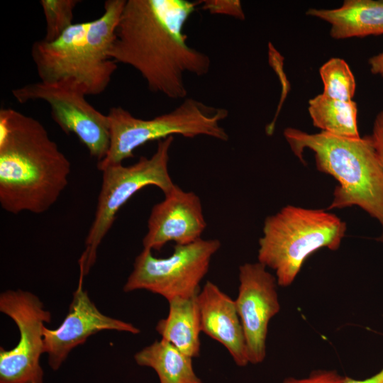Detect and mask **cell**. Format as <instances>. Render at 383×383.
<instances>
[{
  "instance_id": "obj_16",
  "label": "cell",
  "mask_w": 383,
  "mask_h": 383,
  "mask_svg": "<svg viewBox=\"0 0 383 383\" xmlns=\"http://www.w3.org/2000/svg\"><path fill=\"white\" fill-rule=\"evenodd\" d=\"M168 303V315L157 323L156 331L184 354L199 357L201 330L197 296L176 298Z\"/></svg>"
},
{
  "instance_id": "obj_13",
  "label": "cell",
  "mask_w": 383,
  "mask_h": 383,
  "mask_svg": "<svg viewBox=\"0 0 383 383\" xmlns=\"http://www.w3.org/2000/svg\"><path fill=\"white\" fill-rule=\"evenodd\" d=\"M206 227L199 197L177 185L155 204L148 221L143 248L160 250L169 242L184 245L201 238Z\"/></svg>"
},
{
  "instance_id": "obj_1",
  "label": "cell",
  "mask_w": 383,
  "mask_h": 383,
  "mask_svg": "<svg viewBox=\"0 0 383 383\" xmlns=\"http://www.w3.org/2000/svg\"><path fill=\"white\" fill-rule=\"evenodd\" d=\"M199 2L126 0L109 51L116 63L133 67L148 89L172 99H186V73H209L211 59L191 46L184 26Z\"/></svg>"
},
{
  "instance_id": "obj_2",
  "label": "cell",
  "mask_w": 383,
  "mask_h": 383,
  "mask_svg": "<svg viewBox=\"0 0 383 383\" xmlns=\"http://www.w3.org/2000/svg\"><path fill=\"white\" fill-rule=\"evenodd\" d=\"M71 163L37 119L0 110V204L11 213L47 211L68 184Z\"/></svg>"
},
{
  "instance_id": "obj_11",
  "label": "cell",
  "mask_w": 383,
  "mask_h": 383,
  "mask_svg": "<svg viewBox=\"0 0 383 383\" xmlns=\"http://www.w3.org/2000/svg\"><path fill=\"white\" fill-rule=\"evenodd\" d=\"M260 262L239 267V287L235 299L244 331L250 364L262 363L267 355L270 320L280 310L275 276Z\"/></svg>"
},
{
  "instance_id": "obj_9",
  "label": "cell",
  "mask_w": 383,
  "mask_h": 383,
  "mask_svg": "<svg viewBox=\"0 0 383 383\" xmlns=\"http://www.w3.org/2000/svg\"><path fill=\"white\" fill-rule=\"evenodd\" d=\"M0 311L14 321L20 334L13 348H0V383H43L40 359L50 312L36 295L22 289L1 293Z\"/></svg>"
},
{
  "instance_id": "obj_4",
  "label": "cell",
  "mask_w": 383,
  "mask_h": 383,
  "mask_svg": "<svg viewBox=\"0 0 383 383\" xmlns=\"http://www.w3.org/2000/svg\"><path fill=\"white\" fill-rule=\"evenodd\" d=\"M284 136L301 162L304 150H311L316 169L338 182L328 209L359 206L379 221L383 243V167L371 135L348 138L287 128Z\"/></svg>"
},
{
  "instance_id": "obj_6",
  "label": "cell",
  "mask_w": 383,
  "mask_h": 383,
  "mask_svg": "<svg viewBox=\"0 0 383 383\" xmlns=\"http://www.w3.org/2000/svg\"><path fill=\"white\" fill-rule=\"evenodd\" d=\"M228 116V110L186 98L174 110L143 119L133 116L121 106L110 109V145L106 157L97 162L104 167L121 164L134 156V151L148 142L165 139L174 135L192 138L205 135L227 141L228 135L220 123Z\"/></svg>"
},
{
  "instance_id": "obj_17",
  "label": "cell",
  "mask_w": 383,
  "mask_h": 383,
  "mask_svg": "<svg viewBox=\"0 0 383 383\" xmlns=\"http://www.w3.org/2000/svg\"><path fill=\"white\" fill-rule=\"evenodd\" d=\"M192 359L162 338L134 355L138 365L155 371L160 383H203L194 370Z\"/></svg>"
},
{
  "instance_id": "obj_5",
  "label": "cell",
  "mask_w": 383,
  "mask_h": 383,
  "mask_svg": "<svg viewBox=\"0 0 383 383\" xmlns=\"http://www.w3.org/2000/svg\"><path fill=\"white\" fill-rule=\"evenodd\" d=\"M346 229L333 213L288 205L265 218L258 262L275 272L279 286L288 287L312 253L323 248L338 250Z\"/></svg>"
},
{
  "instance_id": "obj_10",
  "label": "cell",
  "mask_w": 383,
  "mask_h": 383,
  "mask_svg": "<svg viewBox=\"0 0 383 383\" xmlns=\"http://www.w3.org/2000/svg\"><path fill=\"white\" fill-rule=\"evenodd\" d=\"M11 93L21 104L47 102L52 119L64 133L74 134L98 162L106 157L110 145L109 118L86 100L79 88L65 82L40 81L13 89Z\"/></svg>"
},
{
  "instance_id": "obj_18",
  "label": "cell",
  "mask_w": 383,
  "mask_h": 383,
  "mask_svg": "<svg viewBox=\"0 0 383 383\" xmlns=\"http://www.w3.org/2000/svg\"><path fill=\"white\" fill-rule=\"evenodd\" d=\"M308 111L313 125L321 131L343 138L360 137L357 106L353 100H338L320 94L309 101Z\"/></svg>"
},
{
  "instance_id": "obj_8",
  "label": "cell",
  "mask_w": 383,
  "mask_h": 383,
  "mask_svg": "<svg viewBox=\"0 0 383 383\" xmlns=\"http://www.w3.org/2000/svg\"><path fill=\"white\" fill-rule=\"evenodd\" d=\"M220 248L218 239L201 238L188 245H175L172 255L162 258L155 257L151 250L143 248L135 259L123 290H147L163 296L167 301L197 296L200 283Z\"/></svg>"
},
{
  "instance_id": "obj_3",
  "label": "cell",
  "mask_w": 383,
  "mask_h": 383,
  "mask_svg": "<svg viewBox=\"0 0 383 383\" xmlns=\"http://www.w3.org/2000/svg\"><path fill=\"white\" fill-rule=\"evenodd\" d=\"M126 0H107L96 19L73 23L56 40L33 43L31 57L40 81L69 82L87 96L109 85L117 63L109 56Z\"/></svg>"
},
{
  "instance_id": "obj_25",
  "label": "cell",
  "mask_w": 383,
  "mask_h": 383,
  "mask_svg": "<svg viewBox=\"0 0 383 383\" xmlns=\"http://www.w3.org/2000/svg\"><path fill=\"white\" fill-rule=\"evenodd\" d=\"M345 383H383V368L372 377L363 379L345 377Z\"/></svg>"
},
{
  "instance_id": "obj_20",
  "label": "cell",
  "mask_w": 383,
  "mask_h": 383,
  "mask_svg": "<svg viewBox=\"0 0 383 383\" xmlns=\"http://www.w3.org/2000/svg\"><path fill=\"white\" fill-rule=\"evenodd\" d=\"M79 2L77 0L40 1L46 24L44 40H56L73 24V11Z\"/></svg>"
},
{
  "instance_id": "obj_14",
  "label": "cell",
  "mask_w": 383,
  "mask_h": 383,
  "mask_svg": "<svg viewBox=\"0 0 383 383\" xmlns=\"http://www.w3.org/2000/svg\"><path fill=\"white\" fill-rule=\"evenodd\" d=\"M201 332L226 348L234 362H249L245 338L235 300L207 281L197 295Z\"/></svg>"
},
{
  "instance_id": "obj_23",
  "label": "cell",
  "mask_w": 383,
  "mask_h": 383,
  "mask_svg": "<svg viewBox=\"0 0 383 383\" xmlns=\"http://www.w3.org/2000/svg\"><path fill=\"white\" fill-rule=\"evenodd\" d=\"M371 136L383 167V110L380 111L374 118Z\"/></svg>"
},
{
  "instance_id": "obj_12",
  "label": "cell",
  "mask_w": 383,
  "mask_h": 383,
  "mask_svg": "<svg viewBox=\"0 0 383 383\" xmlns=\"http://www.w3.org/2000/svg\"><path fill=\"white\" fill-rule=\"evenodd\" d=\"M84 275L79 271V283L74 292L68 312L55 329H44V350L48 364L57 370L70 353L83 344L89 337L101 331H116L138 334L140 331L131 323L101 313L83 289Z\"/></svg>"
},
{
  "instance_id": "obj_22",
  "label": "cell",
  "mask_w": 383,
  "mask_h": 383,
  "mask_svg": "<svg viewBox=\"0 0 383 383\" xmlns=\"http://www.w3.org/2000/svg\"><path fill=\"white\" fill-rule=\"evenodd\" d=\"M345 377L335 370H315L307 377H288L282 383H345Z\"/></svg>"
},
{
  "instance_id": "obj_21",
  "label": "cell",
  "mask_w": 383,
  "mask_h": 383,
  "mask_svg": "<svg viewBox=\"0 0 383 383\" xmlns=\"http://www.w3.org/2000/svg\"><path fill=\"white\" fill-rule=\"evenodd\" d=\"M201 9L211 14L225 15L243 21L245 18L242 4L238 0H204Z\"/></svg>"
},
{
  "instance_id": "obj_7",
  "label": "cell",
  "mask_w": 383,
  "mask_h": 383,
  "mask_svg": "<svg viewBox=\"0 0 383 383\" xmlns=\"http://www.w3.org/2000/svg\"><path fill=\"white\" fill-rule=\"evenodd\" d=\"M173 141V136L159 140L150 157L141 156L133 165L116 164L101 170L102 183L95 216L85 240V250L79 260V269L84 276L95 264L98 248L119 209L136 192L145 187L155 186L165 195L174 187L168 170Z\"/></svg>"
},
{
  "instance_id": "obj_15",
  "label": "cell",
  "mask_w": 383,
  "mask_h": 383,
  "mask_svg": "<svg viewBox=\"0 0 383 383\" xmlns=\"http://www.w3.org/2000/svg\"><path fill=\"white\" fill-rule=\"evenodd\" d=\"M306 15L329 23L334 39L383 35V1L345 0L335 9H309Z\"/></svg>"
},
{
  "instance_id": "obj_19",
  "label": "cell",
  "mask_w": 383,
  "mask_h": 383,
  "mask_svg": "<svg viewBox=\"0 0 383 383\" xmlns=\"http://www.w3.org/2000/svg\"><path fill=\"white\" fill-rule=\"evenodd\" d=\"M324 96L343 101H352L355 93L356 82L348 63L343 59L333 57L319 69Z\"/></svg>"
},
{
  "instance_id": "obj_24",
  "label": "cell",
  "mask_w": 383,
  "mask_h": 383,
  "mask_svg": "<svg viewBox=\"0 0 383 383\" xmlns=\"http://www.w3.org/2000/svg\"><path fill=\"white\" fill-rule=\"evenodd\" d=\"M368 64L372 74L383 77V52L371 57L368 60Z\"/></svg>"
}]
</instances>
